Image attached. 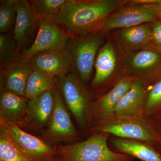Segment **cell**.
Segmentation results:
<instances>
[{
  "mask_svg": "<svg viewBox=\"0 0 161 161\" xmlns=\"http://www.w3.org/2000/svg\"><path fill=\"white\" fill-rule=\"evenodd\" d=\"M28 100L7 90L1 91V119L8 123L17 125L26 116Z\"/></svg>",
  "mask_w": 161,
  "mask_h": 161,
  "instance_id": "18",
  "label": "cell"
},
{
  "mask_svg": "<svg viewBox=\"0 0 161 161\" xmlns=\"http://www.w3.org/2000/svg\"><path fill=\"white\" fill-rule=\"evenodd\" d=\"M13 35L6 33L0 35V64L1 70L19 60V55Z\"/></svg>",
  "mask_w": 161,
  "mask_h": 161,
  "instance_id": "24",
  "label": "cell"
},
{
  "mask_svg": "<svg viewBox=\"0 0 161 161\" xmlns=\"http://www.w3.org/2000/svg\"><path fill=\"white\" fill-rule=\"evenodd\" d=\"M16 17L15 0H2L0 2V32L11 30Z\"/></svg>",
  "mask_w": 161,
  "mask_h": 161,
  "instance_id": "25",
  "label": "cell"
},
{
  "mask_svg": "<svg viewBox=\"0 0 161 161\" xmlns=\"http://www.w3.org/2000/svg\"><path fill=\"white\" fill-rule=\"evenodd\" d=\"M67 1L33 0L29 3L39 23L60 26L61 12Z\"/></svg>",
  "mask_w": 161,
  "mask_h": 161,
  "instance_id": "20",
  "label": "cell"
},
{
  "mask_svg": "<svg viewBox=\"0 0 161 161\" xmlns=\"http://www.w3.org/2000/svg\"><path fill=\"white\" fill-rule=\"evenodd\" d=\"M159 149H160V150L161 151V148H159Z\"/></svg>",
  "mask_w": 161,
  "mask_h": 161,
  "instance_id": "31",
  "label": "cell"
},
{
  "mask_svg": "<svg viewBox=\"0 0 161 161\" xmlns=\"http://www.w3.org/2000/svg\"><path fill=\"white\" fill-rule=\"evenodd\" d=\"M109 135L99 132L83 142L61 146L56 150V154L60 161H132V157L110 150Z\"/></svg>",
  "mask_w": 161,
  "mask_h": 161,
  "instance_id": "2",
  "label": "cell"
},
{
  "mask_svg": "<svg viewBox=\"0 0 161 161\" xmlns=\"http://www.w3.org/2000/svg\"><path fill=\"white\" fill-rule=\"evenodd\" d=\"M16 17L14 27V37L18 49L24 47L29 42L39 21L35 16L29 1L15 0Z\"/></svg>",
  "mask_w": 161,
  "mask_h": 161,
  "instance_id": "14",
  "label": "cell"
},
{
  "mask_svg": "<svg viewBox=\"0 0 161 161\" xmlns=\"http://www.w3.org/2000/svg\"><path fill=\"white\" fill-rule=\"evenodd\" d=\"M117 57L113 43L108 41L98 51L95 61V73L92 84L97 86L106 81L116 69Z\"/></svg>",
  "mask_w": 161,
  "mask_h": 161,
  "instance_id": "19",
  "label": "cell"
},
{
  "mask_svg": "<svg viewBox=\"0 0 161 161\" xmlns=\"http://www.w3.org/2000/svg\"><path fill=\"white\" fill-rule=\"evenodd\" d=\"M54 157H53L50 158L46 159L42 161H60L59 158H53Z\"/></svg>",
  "mask_w": 161,
  "mask_h": 161,
  "instance_id": "30",
  "label": "cell"
},
{
  "mask_svg": "<svg viewBox=\"0 0 161 161\" xmlns=\"http://www.w3.org/2000/svg\"><path fill=\"white\" fill-rule=\"evenodd\" d=\"M159 20L155 14L145 4L136 0L128 1L105 20L97 32L106 33L111 31L128 28Z\"/></svg>",
  "mask_w": 161,
  "mask_h": 161,
  "instance_id": "6",
  "label": "cell"
},
{
  "mask_svg": "<svg viewBox=\"0 0 161 161\" xmlns=\"http://www.w3.org/2000/svg\"><path fill=\"white\" fill-rule=\"evenodd\" d=\"M122 64L127 76L146 85L161 78V51L153 47L123 54Z\"/></svg>",
  "mask_w": 161,
  "mask_h": 161,
  "instance_id": "4",
  "label": "cell"
},
{
  "mask_svg": "<svg viewBox=\"0 0 161 161\" xmlns=\"http://www.w3.org/2000/svg\"><path fill=\"white\" fill-rule=\"evenodd\" d=\"M125 0H67L60 16V26L70 37L96 32L111 14Z\"/></svg>",
  "mask_w": 161,
  "mask_h": 161,
  "instance_id": "1",
  "label": "cell"
},
{
  "mask_svg": "<svg viewBox=\"0 0 161 161\" xmlns=\"http://www.w3.org/2000/svg\"><path fill=\"white\" fill-rule=\"evenodd\" d=\"M29 62L33 69L40 71L53 78L74 71L71 58L64 51L39 53Z\"/></svg>",
  "mask_w": 161,
  "mask_h": 161,
  "instance_id": "12",
  "label": "cell"
},
{
  "mask_svg": "<svg viewBox=\"0 0 161 161\" xmlns=\"http://www.w3.org/2000/svg\"><path fill=\"white\" fill-rule=\"evenodd\" d=\"M53 77L43 72L33 70L26 83L25 97L33 100L40 94L53 88Z\"/></svg>",
  "mask_w": 161,
  "mask_h": 161,
  "instance_id": "23",
  "label": "cell"
},
{
  "mask_svg": "<svg viewBox=\"0 0 161 161\" xmlns=\"http://www.w3.org/2000/svg\"><path fill=\"white\" fill-rule=\"evenodd\" d=\"M95 129L97 132L112 134L119 138L153 141L152 131L144 118H125L114 115L100 121Z\"/></svg>",
  "mask_w": 161,
  "mask_h": 161,
  "instance_id": "7",
  "label": "cell"
},
{
  "mask_svg": "<svg viewBox=\"0 0 161 161\" xmlns=\"http://www.w3.org/2000/svg\"><path fill=\"white\" fill-rule=\"evenodd\" d=\"M54 107L53 87L43 92L33 100H28L26 115L38 128L49 124Z\"/></svg>",
  "mask_w": 161,
  "mask_h": 161,
  "instance_id": "17",
  "label": "cell"
},
{
  "mask_svg": "<svg viewBox=\"0 0 161 161\" xmlns=\"http://www.w3.org/2000/svg\"><path fill=\"white\" fill-rule=\"evenodd\" d=\"M0 161H31L20 150L0 121Z\"/></svg>",
  "mask_w": 161,
  "mask_h": 161,
  "instance_id": "22",
  "label": "cell"
},
{
  "mask_svg": "<svg viewBox=\"0 0 161 161\" xmlns=\"http://www.w3.org/2000/svg\"><path fill=\"white\" fill-rule=\"evenodd\" d=\"M115 31L113 40L123 55L152 46L151 23Z\"/></svg>",
  "mask_w": 161,
  "mask_h": 161,
  "instance_id": "11",
  "label": "cell"
},
{
  "mask_svg": "<svg viewBox=\"0 0 161 161\" xmlns=\"http://www.w3.org/2000/svg\"><path fill=\"white\" fill-rule=\"evenodd\" d=\"M33 70L29 61L20 60L1 70V91L25 97L26 83Z\"/></svg>",
  "mask_w": 161,
  "mask_h": 161,
  "instance_id": "15",
  "label": "cell"
},
{
  "mask_svg": "<svg viewBox=\"0 0 161 161\" xmlns=\"http://www.w3.org/2000/svg\"><path fill=\"white\" fill-rule=\"evenodd\" d=\"M153 117L150 121H147L153 134V141L156 140L161 144V112L153 115Z\"/></svg>",
  "mask_w": 161,
  "mask_h": 161,
  "instance_id": "27",
  "label": "cell"
},
{
  "mask_svg": "<svg viewBox=\"0 0 161 161\" xmlns=\"http://www.w3.org/2000/svg\"><path fill=\"white\" fill-rule=\"evenodd\" d=\"M38 27L34 42L20 54L19 60L29 61L39 53L64 50L70 36L61 27L41 23Z\"/></svg>",
  "mask_w": 161,
  "mask_h": 161,
  "instance_id": "8",
  "label": "cell"
},
{
  "mask_svg": "<svg viewBox=\"0 0 161 161\" xmlns=\"http://www.w3.org/2000/svg\"><path fill=\"white\" fill-rule=\"evenodd\" d=\"M161 112V78L153 83L147 91L144 117Z\"/></svg>",
  "mask_w": 161,
  "mask_h": 161,
  "instance_id": "26",
  "label": "cell"
},
{
  "mask_svg": "<svg viewBox=\"0 0 161 161\" xmlns=\"http://www.w3.org/2000/svg\"><path fill=\"white\" fill-rule=\"evenodd\" d=\"M146 86L142 81L134 80L131 89L115 107V115L125 118H144L147 92Z\"/></svg>",
  "mask_w": 161,
  "mask_h": 161,
  "instance_id": "13",
  "label": "cell"
},
{
  "mask_svg": "<svg viewBox=\"0 0 161 161\" xmlns=\"http://www.w3.org/2000/svg\"><path fill=\"white\" fill-rule=\"evenodd\" d=\"M151 45L161 51V21L157 20L151 23Z\"/></svg>",
  "mask_w": 161,
  "mask_h": 161,
  "instance_id": "28",
  "label": "cell"
},
{
  "mask_svg": "<svg viewBox=\"0 0 161 161\" xmlns=\"http://www.w3.org/2000/svg\"><path fill=\"white\" fill-rule=\"evenodd\" d=\"M134 80L126 76L108 93L96 102L94 106L95 114L100 121L115 115V107L122 98L131 89Z\"/></svg>",
  "mask_w": 161,
  "mask_h": 161,
  "instance_id": "16",
  "label": "cell"
},
{
  "mask_svg": "<svg viewBox=\"0 0 161 161\" xmlns=\"http://www.w3.org/2000/svg\"><path fill=\"white\" fill-rule=\"evenodd\" d=\"M54 107L46 134L52 142L78 139V132L66 110L59 90L53 88Z\"/></svg>",
  "mask_w": 161,
  "mask_h": 161,
  "instance_id": "9",
  "label": "cell"
},
{
  "mask_svg": "<svg viewBox=\"0 0 161 161\" xmlns=\"http://www.w3.org/2000/svg\"><path fill=\"white\" fill-rule=\"evenodd\" d=\"M144 4L150 8L155 14L158 19L161 21V0H151L149 4Z\"/></svg>",
  "mask_w": 161,
  "mask_h": 161,
  "instance_id": "29",
  "label": "cell"
},
{
  "mask_svg": "<svg viewBox=\"0 0 161 161\" xmlns=\"http://www.w3.org/2000/svg\"><path fill=\"white\" fill-rule=\"evenodd\" d=\"M5 124L13 140L31 161H42L56 155V150L40 138L22 130L15 124Z\"/></svg>",
  "mask_w": 161,
  "mask_h": 161,
  "instance_id": "10",
  "label": "cell"
},
{
  "mask_svg": "<svg viewBox=\"0 0 161 161\" xmlns=\"http://www.w3.org/2000/svg\"><path fill=\"white\" fill-rule=\"evenodd\" d=\"M113 146L121 153H125L142 161H161V154L152 147L132 140L113 139Z\"/></svg>",
  "mask_w": 161,
  "mask_h": 161,
  "instance_id": "21",
  "label": "cell"
},
{
  "mask_svg": "<svg viewBox=\"0 0 161 161\" xmlns=\"http://www.w3.org/2000/svg\"><path fill=\"white\" fill-rule=\"evenodd\" d=\"M59 90L65 106L81 128L86 125L90 98L83 83L75 71L57 76Z\"/></svg>",
  "mask_w": 161,
  "mask_h": 161,
  "instance_id": "5",
  "label": "cell"
},
{
  "mask_svg": "<svg viewBox=\"0 0 161 161\" xmlns=\"http://www.w3.org/2000/svg\"><path fill=\"white\" fill-rule=\"evenodd\" d=\"M105 34L96 32L70 37L64 50L70 58L74 71L83 83L91 79L97 54L104 43Z\"/></svg>",
  "mask_w": 161,
  "mask_h": 161,
  "instance_id": "3",
  "label": "cell"
}]
</instances>
